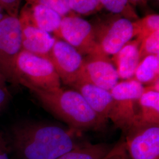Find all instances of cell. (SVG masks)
Instances as JSON below:
<instances>
[{
    "label": "cell",
    "mask_w": 159,
    "mask_h": 159,
    "mask_svg": "<svg viewBox=\"0 0 159 159\" xmlns=\"http://www.w3.org/2000/svg\"><path fill=\"white\" fill-rule=\"evenodd\" d=\"M48 123H29L13 131V146L18 159H57L77 145L75 133Z\"/></svg>",
    "instance_id": "6da1fadb"
},
{
    "label": "cell",
    "mask_w": 159,
    "mask_h": 159,
    "mask_svg": "<svg viewBox=\"0 0 159 159\" xmlns=\"http://www.w3.org/2000/svg\"><path fill=\"white\" fill-rule=\"evenodd\" d=\"M44 108L76 130H100L106 123L100 119L77 90L61 87L46 91L28 88Z\"/></svg>",
    "instance_id": "7a4b0ae2"
},
{
    "label": "cell",
    "mask_w": 159,
    "mask_h": 159,
    "mask_svg": "<svg viewBox=\"0 0 159 159\" xmlns=\"http://www.w3.org/2000/svg\"><path fill=\"white\" fill-rule=\"evenodd\" d=\"M18 84L46 91L61 87V82L50 60L22 50L16 63Z\"/></svg>",
    "instance_id": "3957f363"
},
{
    "label": "cell",
    "mask_w": 159,
    "mask_h": 159,
    "mask_svg": "<svg viewBox=\"0 0 159 159\" xmlns=\"http://www.w3.org/2000/svg\"><path fill=\"white\" fill-rule=\"evenodd\" d=\"M144 85L134 78L119 81L110 90L112 105L109 119L125 133L134 125L136 119L140 97Z\"/></svg>",
    "instance_id": "277c9868"
},
{
    "label": "cell",
    "mask_w": 159,
    "mask_h": 159,
    "mask_svg": "<svg viewBox=\"0 0 159 159\" xmlns=\"http://www.w3.org/2000/svg\"><path fill=\"white\" fill-rule=\"evenodd\" d=\"M93 26L97 54L113 56L136 37L133 21L119 15L111 14Z\"/></svg>",
    "instance_id": "5b68a950"
},
{
    "label": "cell",
    "mask_w": 159,
    "mask_h": 159,
    "mask_svg": "<svg viewBox=\"0 0 159 159\" xmlns=\"http://www.w3.org/2000/svg\"><path fill=\"white\" fill-rule=\"evenodd\" d=\"M22 51L21 25L18 17L6 15L0 21V73L7 81L18 84L16 63Z\"/></svg>",
    "instance_id": "8992f818"
},
{
    "label": "cell",
    "mask_w": 159,
    "mask_h": 159,
    "mask_svg": "<svg viewBox=\"0 0 159 159\" xmlns=\"http://www.w3.org/2000/svg\"><path fill=\"white\" fill-rule=\"evenodd\" d=\"M54 37L74 47L81 55L97 54V44L93 25L73 14L63 17Z\"/></svg>",
    "instance_id": "52a82bcc"
},
{
    "label": "cell",
    "mask_w": 159,
    "mask_h": 159,
    "mask_svg": "<svg viewBox=\"0 0 159 159\" xmlns=\"http://www.w3.org/2000/svg\"><path fill=\"white\" fill-rule=\"evenodd\" d=\"M125 134L131 159H159V125H134Z\"/></svg>",
    "instance_id": "ba28073f"
},
{
    "label": "cell",
    "mask_w": 159,
    "mask_h": 159,
    "mask_svg": "<svg viewBox=\"0 0 159 159\" xmlns=\"http://www.w3.org/2000/svg\"><path fill=\"white\" fill-rule=\"evenodd\" d=\"M61 82L71 85L78 79L84 57L74 47L63 40L56 41L48 56Z\"/></svg>",
    "instance_id": "9c48e42d"
},
{
    "label": "cell",
    "mask_w": 159,
    "mask_h": 159,
    "mask_svg": "<svg viewBox=\"0 0 159 159\" xmlns=\"http://www.w3.org/2000/svg\"><path fill=\"white\" fill-rule=\"evenodd\" d=\"M119 80L110 57L102 54H91L84 58L82 68L75 82L85 81L110 91Z\"/></svg>",
    "instance_id": "30bf717a"
},
{
    "label": "cell",
    "mask_w": 159,
    "mask_h": 159,
    "mask_svg": "<svg viewBox=\"0 0 159 159\" xmlns=\"http://www.w3.org/2000/svg\"><path fill=\"white\" fill-rule=\"evenodd\" d=\"M18 18L21 25L22 50L48 58L56 37L33 25L21 14L19 13Z\"/></svg>",
    "instance_id": "8fae6325"
},
{
    "label": "cell",
    "mask_w": 159,
    "mask_h": 159,
    "mask_svg": "<svg viewBox=\"0 0 159 159\" xmlns=\"http://www.w3.org/2000/svg\"><path fill=\"white\" fill-rule=\"evenodd\" d=\"M71 87L79 92L91 110L106 123L112 105L110 91L83 81L75 82Z\"/></svg>",
    "instance_id": "7c38bea8"
},
{
    "label": "cell",
    "mask_w": 159,
    "mask_h": 159,
    "mask_svg": "<svg viewBox=\"0 0 159 159\" xmlns=\"http://www.w3.org/2000/svg\"><path fill=\"white\" fill-rule=\"evenodd\" d=\"M20 14L33 25L50 34H54L59 28L62 18L58 13L46 6L34 3H25Z\"/></svg>",
    "instance_id": "4fadbf2b"
},
{
    "label": "cell",
    "mask_w": 159,
    "mask_h": 159,
    "mask_svg": "<svg viewBox=\"0 0 159 159\" xmlns=\"http://www.w3.org/2000/svg\"><path fill=\"white\" fill-rule=\"evenodd\" d=\"M139 107L133 125H159V80L148 86H144Z\"/></svg>",
    "instance_id": "5bb4252c"
},
{
    "label": "cell",
    "mask_w": 159,
    "mask_h": 159,
    "mask_svg": "<svg viewBox=\"0 0 159 159\" xmlns=\"http://www.w3.org/2000/svg\"><path fill=\"white\" fill-rule=\"evenodd\" d=\"M140 43L137 39L131 40L112 56L111 61L117 70L119 79L125 80L134 77L140 61Z\"/></svg>",
    "instance_id": "9a60e30c"
},
{
    "label": "cell",
    "mask_w": 159,
    "mask_h": 159,
    "mask_svg": "<svg viewBox=\"0 0 159 159\" xmlns=\"http://www.w3.org/2000/svg\"><path fill=\"white\" fill-rule=\"evenodd\" d=\"M114 146L113 144L105 143H78L73 148L57 159H102Z\"/></svg>",
    "instance_id": "2e32d148"
},
{
    "label": "cell",
    "mask_w": 159,
    "mask_h": 159,
    "mask_svg": "<svg viewBox=\"0 0 159 159\" xmlns=\"http://www.w3.org/2000/svg\"><path fill=\"white\" fill-rule=\"evenodd\" d=\"M133 78L143 85H150L159 80V55L148 56L140 60Z\"/></svg>",
    "instance_id": "e0dca14e"
},
{
    "label": "cell",
    "mask_w": 159,
    "mask_h": 159,
    "mask_svg": "<svg viewBox=\"0 0 159 159\" xmlns=\"http://www.w3.org/2000/svg\"><path fill=\"white\" fill-rule=\"evenodd\" d=\"M102 8L111 14L119 15L134 21L139 16L129 0H100Z\"/></svg>",
    "instance_id": "ac0fdd59"
},
{
    "label": "cell",
    "mask_w": 159,
    "mask_h": 159,
    "mask_svg": "<svg viewBox=\"0 0 159 159\" xmlns=\"http://www.w3.org/2000/svg\"><path fill=\"white\" fill-rule=\"evenodd\" d=\"M136 39L140 41L148 35L159 30V15L150 14L133 21Z\"/></svg>",
    "instance_id": "d6986e66"
},
{
    "label": "cell",
    "mask_w": 159,
    "mask_h": 159,
    "mask_svg": "<svg viewBox=\"0 0 159 159\" xmlns=\"http://www.w3.org/2000/svg\"><path fill=\"white\" fill-rule=\"evenodd\" d=\"M71 10L79 16H90L102 8L100 0H69Z\"/></svg>",
    "instance_id": "ffe728a7"
},
{
    "label": "cell",
    "mask_w": 159,
    "mask_h": 159,
    "mask_svg": "<svg viewBox=\"0 0 159 159\" xmlns=\"http://www.w3.org/2000/svg\"><path fill=\"white\" fill-rule=\"evenodd\" d=\"M140 60L151 55H159V30L142 40L139 46Z\"/></svg>",
    "instance_id": "44dd1931"
},
{
    "label": "cell",
    "mask_w": 159,
    "mask_h": 159,
    "mask_svg": "<svg viewBox=\"0 0 159 159\" xmlns=\"http://www.w3.org/2000/svg\"><path fill=\"white\" fill-rule=\"evenodd\" d=\"M26 3L46 6L58 13L61 17L74 14L71 10L69 0H24Z\"/></svg>",
    "instance_id": "7402d4cb"
},
{
    "label": "cell",
    "mask_w": 159,
    "mask_h": 159,
    "mask_svg": "<svg viewBox=\"0 0 159 159\" xmlns=\"http://www.w3.org/2000/svg\"><path fill=\"white\" fill-rule=\"evenodd\" d=\"M102 159H131L127 152L125 140L114 144L113 148Z\"/></svg>",
    "instance_id": "603a6c76"
},
{
    "label": "cell",
    "mask_w": 159,
    "mask_h": 159,
    "mask_svg": "<svg viewBox=\"0 0 159 159\" xmlns=\"http://www.w3.org/2000/svg\"><path fill=\"white\" fill-rule=\"evenodd\" d=\"M23 0H0V7L6 14L13 17H18L20 6Z\"/></svg>",
    "instance_id": "cb8c5ba5"
},
{
    "label": "cell",
    "mask_w": 159,
    "mask_h": 159,
    "mask_svg": "<svg viewBox=\"0 0 159 159\" xmlns=\"http://www.w3.org/2000/svg\"><path fill=\"white\" fill-rule=\"evenodd\" d=\"M10 92L6 84H0V112L6 107L10 100Z\"/></svg>",
    "instance_id": "d4e9b609"
},
{
    "label": "cell",
    "mask_w": 159,
    "mask_h": 159,
    "mask_svg": "<svg viewBox=\"0 0 159 159\" xmlns=\"http://www.w3.org/2000/svg\"><path fill=\"white\" fill-rule=\"evenodd\" d=\"M148 0H129L131 4L133 6L136 5H141V6H146Z\"/></svg>",
    "instance_id": "484cf974"
},
{
    "label": "cell",
    "mask_w": 159,
    "mask_h": 159,
    "mask_svg": "<svg viewBox=\"0 0 159 159\" xmlns=\"http://www.w3.org/2000/svg\"><path fill=\"white\" fill-rule=\"evenodd\" d=\"M0 159H10L6 151L0 146Z\"/></svg>",
    "instance_id": "4316f807"
},
{
    "label": "cell",
    "mask_w": 159,
    "mask_h": 159,
    "mask_svg": "<svg viewBox=\"0 0 159 159\" xmlns=\"http://www.w3.org/2000/svg\"><path fill=\"white\" fill-rule=\"evenodd\" d=\"M6 82H7V81H6V79L0 73V84H6Z\"/></svg>",
    "instance_id": "83f0119b"
},
{
    "label": "cell",
    "mask_w": 159,
    "mask_h": 159,
    "mask_svg": "<svg viewBox=\"0 0 159 159\" xmlns=\"http://www.w3.org/2000/svg\"><path fill=\"white\" fill-rule=\"evenodd\" d=\"M6 12L4 11V10L1 8V7H0V21L4 18V17L6 16Z\"/></svg>",
    "instance_id": "f1b7e54d"
},
{
    "label": "cell",
    "mask_w": 159,
    "mask_h": 159,
    "mask_svg": "<svg viewBox=\"0 0 159 159\" xmlns=\"http://www.w3.org/2000/svg\"><path fill=\"white\" fill-rule=\"evenodd\" d=\"M156 1H159V0H156Z\"/></svg>",
    "instance_id": "f546056e"
}]
</instances>
